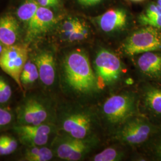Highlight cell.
<instances>
[{
	"mask_svg": "<svg viewBox=\"0 0 161 161\" xmlns=\"http://www.w3.org/2000/svg\"><path fill=\"white\" fill-rule=\"evenodd\" d=\"M64 68L66 81L75 91L87 92L96 88V78L84 53H70L64 59Z\"/></svg>",
	"mask_w": 161,
	"mask_h": 161,
	"instance_id": "obj_1",
	"label": "cell"
},
{
	"mask_svg": "<svg viewBox=\"0 0 161 161\" xmlns=\"http://www.w3.org/2000/svg\"><path fill=\"white\" fill-rule=\"evenodd\" d=\"M123 51L128 56L161 50V31L145 26L133 32L123 44Z\"/></svg>",
	"mask_w": 161,
	"mask_h": 161,
	"instance_id": "obj_2",
	"label": "cell"
},
{
	"mask_svg": "<svg viewBox=\"0 0 161 161\" xmlns=\"http://www.w3.org/2000/svg\"><path fill=\"white\" fill-rule=\"evenodd\" d=\"M28 50L23 45L5 46L0 54V68L14 80L21 90L20 76L28 61Z\"/></svg>",
	"mask_w": 161,
	"mask_h": 161,
	"instance_id": "obj_3",
	"label": "cell"
},
{
	"mask_svg": "<svg viewBox=\"0 0 161 161\" xmlns=\"http://www.w3.org/2000/svg\"><path fill=\"white\" fill-rule=\"evenodd\" d=\"M98 75L106 84L115 82L121 72V62L114 53L102 49L98 52L94 60Z\"/></svg>",
	"mask_w": 161,
	"mask_h": 161,
	"instance_id": "obj_4",
	"label": "cell"
},
{
	"mask_svg": "<svg viewBox=\"0 0 161 161\" xmlns=\"http://www.w3.org/2000/svg\"><path fill=\"white\" fill-rule=\"evenodd\" d=\"M134 109V101L126 95H115L109 98L103 104L104 114L112 122L125 120L132 114Z\"/></svg>",
	"mask_w": 161,
	"mask_h": 161,
	"instance_id": "obj_5",
	"label": "cell"
},
{
	"mask_svg": "<svg viewBox=\"0 0 161 161\" xmlns=\"http://www.w3.org/2000/svg\"><path fill=\"white\" fill-rule=\"evenodd\" d=\"M153 130V125L148 121L137 119L125 125L120 132V137L129 144H141L149 138Z\"/></svg>",
	"mask_w": 161,
	"mask_h": 161,
	"instance_id": "obj_6",
	"label": "cell"
},
{
	"mask_svg": "<svg viewBox=\"0 0 161 161\" xmlns=\"http://www.w3.org/2000/svg\"><path fill=\"white\" fill-rule=\"evenodd\" d=\"M14 130L23 143L41 146L47 143L51 128L43 124L37 125L20 124L14 127Z\"/></svg>",
	"mask_w": 161,
	"mask_h": 161,
	"instance_id": "obj_7",
	"label": "cell"
},
{
	"mask_svg": "<svg viewBox=\"0 0 161 161\" xmlns=\"http://www.w3.org/2000/svg\"><path fill=\"white\" fill-rule=\"evenodd\" d=\"M56 19L52 10L47 7L40 6L34 17L27 25V37L33 39L45 34L52 28Z\"/></svg>",
	"mask_w": 161,
	"mask_h": 161,
	"instance_id": "obj_8",
	"label": "cell"
},
{
	"mask_svg": "<svg viewBox=\"0 0 161 161\" xmlns=\"http://www.w3.org/2000/svg\"><path fill=\"white\" fill-rule=\"evenodd\" d=\"M47 116L45 107L33 98L26 101L18 112V120L23 125H40L46 120Z\"/></svg>",
	"mask_w": 161,
	"mask_h": 161,
	"instance_id": "obj_9",
	"label": "cell"
},
{
	"mask_svg": "<svg viewBox=\"0 0 161 161\" xmlns=\"http://www.w3.org/2000/svg\"><path fill=\"white\" fill-rule=\"evenodd\" d=\"M97 22L100 28L105 32L121 31L127 26V12L122 8L110 9L97 17Z\"/></svg>",
	"mask_w": 161,
	"mask_h": 161,
	"instance_id": "obj_10",
	"label": "cell"
},
{
	"mask_svg": "<svg viewBox=\"0 0 161 161\" xmlns=\"http://www.w3.org/2000/svg\"><path fill=\"white\" fill-rule=\"evenodd\" d=\"M90 125L91 120L87 115L76 114L65 119L63 128L72 138L83 140L89 132Z\"/></svg>",
	"mask_w": 161,
	"mask_h": 161,
	"instance_id": "obj_11",
	"label": "cell"
},
{
	"mask_svg": "<svg viewBox=\"0 0 161 161\" xmlns=\"http://www.w3.org/2000/svg\"><path fill=\"white\" fill-rule=\"evenodd\" d=\"M87 149L88 146L83 140L72 138L58 146L57 154L58 158L62 159L76 161L80 159Z\"/></svg>",
	"mask_w": 161,
	"mask_h": 161,
	"instance_id": "obj_12",
	"label": "cell"
},
{
	"mask_svg": "<svg viewBox=\"0 0 161 161\" xmlns=\"http://www.w3.org/2000/svg\"><path fill=\"white\" fill-rule=\"evenodd\" d=\"M35 64L38 68L39 78L46 86H52L55 80L54 58L50 52H43L35 58Z\"/></svg>",
	"mask_w": 161,
	"mask_h": 161,
	"instance_id": "obj_13",
	"label": "cell"
},
{
	"mask_svg": "<svg viewBox=\"0 0 161 161\" xmlns=\"http://www.w3.org/2000/svg\"><path fill=\"white\" fill-rule=\"evenodd\" d=\"M20 25L16 17L12 15L0 17V41L4 46L16 43L19 38Z\"/></svg>",
	"mask_w": 161,
	"mask_h": 161,
	"instance_id": "obj_14",
	"label": "cell"
},
{
	"mask_svg": "<svg viewBox=\"0 0 161 161\" xmlns=\"http://www.w3.org/2000/svg\"><path fill=\"white\" fill-rule=\"evenodd\" d=\"M140 70L151 78L161 77V53L156 52L142 53L137 60Z\"/></svg>",
	"mask_w": 161,
	"mask_h": 161,
	"instance_id": "obj_15",
	"label": "cell"
},
{
	"mask_svg": "<svg viewBox=\"0 0 161 161\" xmlns=\"http://www.w3.org/2000/svg\"><path fill=\"white\" fill-rule=\"evenodd\" d=\"M145 102L152 112L161 115V89L150 86L146 90L144 95Z\"/></svg>",
	"mask_w": 161,
	"mask_h": 161,
	"instance_id": "obj_16",
	"label": "cell"
},
{
	"mask_svg": "<svg viewBox=\"0 0 161 161\" xmlns=\"http://www.w3.org/2000/svg\"><path fill=\"white\" fill-rule=\"evenodd\" d=\"M40 5L36 0H25L17 8L16 14L20 20L26 25L34 17Z\"/></svg>",
	"mask_w": 161,
	"mask_h": 161,
	"instance_id": "obj_17",
	"label": "cell"
},
{
	"mask_svg": "<svg viewBox=\"0 0 161 161\" xmlns=\"http://www.w3.org/2000/svg\"><path fill=\"white\" fill-rule=\"evenodd\" d=\"M52 150L46 147L38 146H32L25 153V159L29 161H48L53 158Z\"/></svg>",
	"mask_w": 161,
	"mask_h": 161,
	"instance_id": "obj_18",
	"label": "cell"
},
{
	"mask_svg": "<svg viewBox=\"0 0 161 161\" xmlns=\"http://www.w3.org/2000/svg\"><path fill=\"white\" fill-rule=\"evenodd\" d=\"M38 78L39 73L36 64L28 60L24 66L20 76V81L22 86L32 84Z\"/></svg>",
	"mask_w": 161,
	"mask_h": 161,
	"instance_id": "obj_19",
	"label": "cell"
},
{
	"mask_svg": "<svg viewBox=\"0 0 161 161\" xmlns=\"http://www.w3.org/2000/svg\"><path fill=\"white\" fill-rule=\"evenodd\" d=\"M118 151L113 147H109L97 153L93 158L94 161H114L118 158Z\"/></svg>",
	"mask_w": 161,
	"mask_h": 161,
	"instance_id": "obj_20",
	"label": "cell"
},
{
	"mask_svg": "<svg viewBox=\"0 0 161 161\" xmlns=\"http://www.w3.org/2000/svg\"><path fill=\"white\" fill-rule=\"evenodd\" d=\"M138 21L144 26H150L161 29V15L147 16L145 14H142L138 17Z\"/></svg>",
	"mask_w": 161,
	"mask_h": 161,
	"instance_id": "obj_21",
	"label": "cell"
},
{
	"mask_svg": "<svg viewBox=\"0 0 161 161\" xmlns=\"http://www.w3.org/2000/svg\"><path fill=\"white\" fill-rule=\"evenodd\" d=\"M88 35V31L86 26L81 23L80 25L69 35L67 40L70 42L82 41L86 38Z\"/></svg>",
	"mask_w": 161,
	"mask_h": 161,
	"instance_id": "obj_22",
	"label": "cell"
},
{
	"mask_svg": "<svg viewBox=\"0 0 161 161\" xmlns=\"http://www.w3.org/2000/svg\"><path fill=\"white\" fill-rule=\"evenodd\" d=\"M82 22L78 19L71 18L66 20L64 22L62 27V33L64 36L67 39V38L76 28H77Z\"/></svg>",
	"mask_w": 161,
	"mask_h": 161,
	"instance_id": "obj_23",
	"label": "cell"
},
{
	"mask_svg": "<svg viewBox=\"0 0 161 161\" xmlns=\"http://www.w3.org/2000/svg\"><path fill=\"white\" fill-rule=\"evenodd\" d=\"M12 94L11 87L0 76V103H6L11 97Z\"/></svg>",
	"mask_w": 161,
	"mask_h": 161,
	"instance_id": "obj_24",
	"label": "cell"
},
{
	"mask_svg": "<svg viewBox=\"0 0 161 161\" xmlns=\"http://www.w3.org/2000/svg\"><path fill=\"white\" fill-rule=\"evenodd\" d=\"M1 137L3 138L6 146L7 155L11 154L16 150L17 147V142L14 138H12L8 136H2Z\"/></svg>",
	"mask_w": 161,
	"mask_h": 161,
	"instance_id": "obj_25",
	"label": "cell"
},
{
	"mask_svg": "<svg viewBox=\"0 0 161 161\" xmlns=\"http://www.w3.org/2000/svg\"><path fill=\"white\" fill-rule=\"evenodd\" d=\"M12 120V114L7 110L0 108V127L6 126Z\"/></svg>",
	"mask_w": 161,
	"mask_h": 161,
	"instance_id": "obj_26",
	"label": "cell"
},
{
	"mask_svg": "<svg viewBox=\"0 0 161 161\" xmlns=\"http://www.w3.org/2000/svg\"><path fill=\"white\" fill-rule=\"evenodd\" d=\"M144 14L147 16L161 15V7L157 3H152L147 7Z\"/></svg>",
	"mask_w": 161,
	"mask_h": 161,
	"instance_id": "obj_27",
	"label": "cell"
},
{
	"mask_svg": "<svg viewBox=\"0 0 161 161\" xmlns=\"http://www.w3.org/2000/svg\"><path fill=\"white\" fill-rule=\"evenodd\" d=\"M39 5L44 7H57L59 6L60 0H36Z\"/></svg>",
	"mask_w": 161,
	"mask_h": 161,
	"instance_id": "obj_28",
	"label": "cell"
},
{
	"mask_svg": "<svg viewBox=\"0 0 161 161\" xmlns=\"http://www.w3.org/2000/svg\"><path fill=\"white\" fill-rule=\"evenodd\" d=\"M103 0H77L79 4L84 7H92L96 6Z\"/></svg>",
	"mask_w": 161,
	"mask_h": 161,
	"instance_id": "obj_29",
	"label": "cell"
},
{
	"mask_svg": "<svg viewBox=\"0 0 161 161\" xmlns=\"http://www.w3.org/2000/svg\"><path fill=\"white\" fill-rule=\"evenodd\" d=\"M0 155H7L6 146L1 136L0 137Z\"/></svg>",
	"mask_w": 161,
	"mask_h": 161,
	"instance_id": "obj_30",
	"label": "cell"
},
{
	"mask_svg": "<svg viewBox=\"0 0 161 161\" xmlns=\"http://www.w3.org/2000/svg\"><path fill=\"white\" fill-rule=\"evenodd\" d=\"M158 155H159L161 158V142L158 145Z\"/></svg>",
	"mask_w": 161,
	"mask_h": 161,
	"instance_id": "obj_31",
	"label": "cell"
},
{
	"mask_svg": "<svg viewBox=\"0 0 161 161\" xmlns=\"http://www.w3.org/2000/svg\"><path fill=\"white\" fill-rule=\"evenodd\" d=\"M156 3L161 7V0H157V3Z\"/></svg>",
	"mask_w": 161,
	"mask_h": 161,
	"instance_id": "obj_32",
	"label": "cell"
},
{
	"mask_svg": "<svg viewBox=\"0 0 161 161\" xmlns=\"http://www.w3.org/2000/svg\"><path fill=\"white\" fill-rule=\"evenodd\" d=\"M132 1H134V2H140V1H143L144 0H131Z\"/></svg>",
	"mask_w": 161,
	"mask_h": 161,
	"instance_id": "obj_33",
	"label": "cell"
}]
</instances>
